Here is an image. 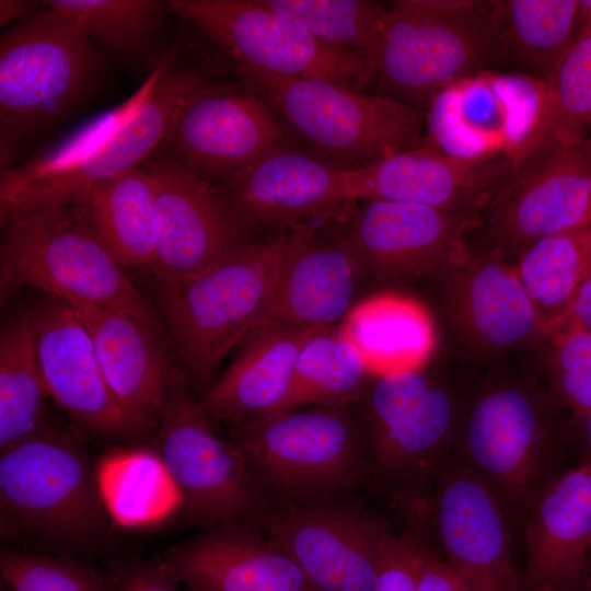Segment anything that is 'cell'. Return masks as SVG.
Returning a JSON list of instances; mask_svg holds the SVG:
<instances>
[{"mask_svg":"<svg viewBox=\"0 0 591 591\" xmlns=\"http://www.w3.org/2000/svg\"><path fill=\"white\" fill-rule=\"evenodd\" d=\"M211 83L206 71L178 61V48L170 50L119 106L46 153L2 170L1 224L76 207L97 184L141 166L163 143L184 101Z\"/></svg>","mask_w":591,"mask_h":591,"instance_id":"cell-1","label":"cell"},{"mask_svg":"<svg viewBox=\"0 0 591 591\" xmlns=\"http://www.w3.org/2000/svg\"><path fill=\"white\" fill-rule=\"evenodd\" d=\"M507 358L461 392L453 459L499 503L512 528L526 515L556 472L564 440L563 414L541 369L522 370Z\"/></svg>","mask_w":591,"mask_h":591,"instance_id":"cell-2","label":"cell"},{"mask_svg":"<svg viewBox=\"0 0 591 591\" xmlns=\"http://www.w3.org/2000/svg\"><path fill=\"white\" fill-rule=\"evenodd\" d=\"M315 230L245 243L194 275L151 276L172 350L199 397L217 380L224 357L254 329L286 263Z\"/></svg>","mask_w":591,"mask_h":591,"instance_id":"cell-3","label":"cell"},{"mask_svg":"<svg viewBox=\"0 0 591 591\" xmlns=\"http://www.w3.org/2000/svg\"><path fill=\"white\" fill-rule=\"evenodd\" d=\"M1 225V303L30 286L128 314L164 337L150 302L74 207L31 212Z\"/></svg>","mask_w":591,"mask_h":591,"instance_id":"cell-4","label":"cell"},{"mask_svg":"<svg viewBox=\"0 0 591 591\" xmlns=\"http://www.w3.org/2000/svg\"><path fill=\"white\" fill-rule=\"evenodd\" d=\"M489 1L403 0L389 11L370 59L379 94L418 111L497 57Z\"/></svg>","mask_w":591,"mask_h":591,"instance_id":"cell-5","label":"cell"},{"mask_svg":"<svg viewBox=\"0 0 591 591\" xmlns=\"http://www.w3.org/2000/svg\"><path fill=\"white\" fill-rule=\"evenodd\" d=\"M82 437L48 426L1 452L2 521L66 551L92 549L107 538L112 519Z\"/></svg>","mask_w":591,"mask_h":591,"instance_id":"cell-6","label":"cell"},{"mask_svg":"<svg viewBox=\"0 0 591 591\" xmlns=\"http://www.w3.org/2000/svg\"><path fill=\"white\" fill-rule=\"evenodd\" d=\"M352 404L278 412L230 429V441L276 507L333 497L367 471Z\"/></svg>","mask_w":591,"mask_h":591,"instance_id":"cell-7","label":"cell"},{"mask_svg":"<svg viewBox=\"0 0 591 591\" xmlns=\"http://www.w3.org/2000/svg\"><path fill=\"white\" fill-rule=\"evenodd\" d=\"M104 66L102 47L43 3L1 35L2 128L28 134L66 118L99 84Z\"/></svg>","mask_w":591,"mask_h":591,"instance_id":"cell-8","label":"cell"},{"mask_svg":"<svg viewBox=\"0 0 591 591\" xmlns=\"http://www.w3.org/2000/svg\"><path fill=\"white\" fill-rule=\"evenodd\" d=\"M155 452L189 521L205 528L258 524L276 506L241 451L220 438L183 372L155 429Z\"/></svg>","mask_w":591,"mask_h":591,"instance_id":"cell-9","label":"cell"},{"mask_svg":"<svg viewBox=\"0 0 591 591\" xmlns=\"http://www.w3.org/2000/svg\"><path fill=\"white\" fill-rule=\"evenodd\" d=\"M318 152L364 161L425 146L421 111L325 79L240 71Z\"/></svg>","mask_w":591,"mask_h":591,"instance_id":"cell-10","label":"cell"},{"mask_svg":"<svg viewBox=\"0 0 591 591\" xmlns=\"http://www.w3.org/2000/svg\"><path fill=\"white\" fill-rule=\"evenodd\" d=\"M424 369L374 376L357 401L368 466L397 484L434 482L454 442L461 392Z\"/></svg>","mask_w":591,"mask_h":591,"instance_id":"cell-11","label":"cell"},{"mask_svg":"<svg viewBox=\"0 0 591 591\" xmlns=\"http://www.w3.org/2000/svg\"><path fill=\"white\" fill-rule=\"evenodd\" d=\"M169 5L224 48L240 71L325 79L354 90L371 82L367 59L324 44L260 0H172Z\"/></svg>","mask_w":591,"mask_h":591,"instance_id":"cell-12","label":"cell"},{"mask_svg":"<svg viewBox=\"0 0 591 591\" xmlns=\"http://www.w3.org/2000/svg\"><path fill=\"white\" fill-rule=\"evenodd\" d=\"M591 223V137L549 148L515 169L482 215L475 245L510 264L543 236Z\"/></svg>","mask_w":591,"mask_h":591,"instance_id":"cell-13","label":"cell"},{"mask_svg":"<svg viewBox=\"0 0 591 591\" xmlns=\"http://www.w3.org/2000/svg\"><path fill=\"white\" fill-rule=\"evenodd\" d=\"M445 323L480 364L524 354L546 340L544 324L514 265L467 244L433 271Z\"/></svg>","mask_w":591,"mask_h":591,"instance_id":"cell-14","label":"cell"},{"mask_svg":"<svg viewBox=\"0 0 591 591\" xmlns=\"http://www.w3.org/2000/svg\"><path fill=\"white\" fill-rule=\"evenodd\" d=\"M545 82L488 71L456 82L430 102L427 146L462 159L507 155L514 169L534 134Z\"/></svg>","mask_w":591,"mask_h":591,"instance_id":"cell-15","label":"cell"},{"mask_svg":"<svg viewBox=\"0 0 591 591\" xmlns=\"http://www.w3.org/2000/svg\"><path fill=\"white\" fill-rule=\"evenodd\" d=\"M302 570L311 591H375L384 523L336 496L276 507L257 524Z\"/></svg>","mask_w":591,"mask_h":591,"instance_id":"cell-16","label":"cell"},{"mask_svg":"<svg viewBox=\"0 0 591 591\" xmlns=\"http://www.w3.org/2000/svg\"><path fill=\"white\" fill-rule=\"evenodd\" d=\"M480 212L372 200L358 209L343 234L363 278L396 285L430 274L467 246Z\"/></svg>","mask_w":591,"mask_h":591,"instance_id":"cell-17","label":"cell"},{"mask_svg":"<svg viewBox=\"0 0 591 591\" xmlns=\"http://www.w3.org/2000/svg\"><path fill=\"white\" fill-rule=\"evenodd\" d=\"M141 166L154 194L157 253L151 276L194 275L245 244V229L220 192L182 165L163 143Z\"/></svg>","mask_w":591,"mask_h":591,"instance_id":"cell-18","label":"cell"},{"mask_svg":"<svg viewBox=\"0 0 591 591\" xmlns=\"http://www.w3.org/2000/svg\"><path fill=\"white\" fill-rule=\"evenodd\" d=\"M286 130L255 94L209 84L179 106L163 146L201 178L229 177L285 146Z\"/></svg>","mask_w":591,"mask_h":591,"instance_id":"cell-19","label":"cell"},{"mask_svg":"<svg viewBox=\"0 0 591 591\" xmlns=\"http://www.w3.org/2000/svg\"><path fill=\"white\" fill-rule=\"evenodd\" d=\"M430 507L444 560L468 591H524L509 519L451 454L434 480Z\"/></svg>","mask_w":591,"mask_h":591,"instance_id":"cell-20","label":"cell"},{"mask_svg":"<svg viewBox=\"0 0 591 591\" xmlns=\"http://www.w3.org/2000/svg\"><path fill=\"white\" fill-rule=\"evenodd\" d=\"M46 389L81 436L136 437L104 379L89 332L65 300L44 294L30 306Z\"/></svg>","mask_w":591,"mask_h":591,"instance_id":"cell-21","label":"cell"},{"mask_svg":"<svg viewBox=\"0 0 591 591\" xmlns=\"http://www.w3.org/2000/svg\"><path fill=\"white\" fill-rule=\"evenodd\" d=\"M507 155L462 159L427 144L343 169L351 201H403L483 213L512 173Z\"/></svg>","mask_w":591,"mask_h":591,"instance_id":"cell-22","label":"cell"},{"mask_svg":"<svg viewBox=\"0 0 591 591\" xmlns=\"http://www.w3.org/2000/svg\"><path fill=\"white\" fill-rule=\"evenodd\" d=\"M220 194L244 229L316 228L314 221L352 202L341 167L285 146L229 177Z\"/></svg>","mask_w":591,"mask_h":591,"instance_id":"cell-23","label":"cell"},{"mask_svg":"<svg viewBox=\"0 0 591 591\" xmlns=\"http://www.w3.org/2000/svg\"><path fill=\"white\" fill-rule=\"evenodd\" d=\"M66 302L89 332L106 384L137 436L155 430L182 370L163 336L128 314Z\"/></svg>","mask_w":591,"mask_h":591,"instance_id":"cell-24","label":"cell"},{"mask_svg":"<svg viewBox=\"0 0 591 591\" xmlns=\"http://www.w3.org/2000/svg\"><path fill=\"white\" fill-rule=\"evenodd\" d=\"M160 560L190 591H311L294 559L257 524L205 528Z\"/></svg>","mask_w":591,"mask_h":591,"instance_id":"cell-25","label":"cell"},{"mask_svg":"<svg viewBox=\"0 0 591 591\" xmlns=\"http://www.w3.org/2000/svg\"><path fill=\"white\" fill-rule=\"evenodd\" d=\"M524 591H582L591 557V465L559 474L524 521Z\"/></svg>","mask_w":591,"mask_h":591,"instance_id":"cell-26","label":"cell"},{"mask_svg":"<svg viewBox=\"0 0 591 591\" xmlns=\"http://www.w3.org/2000/svg\"><path fill=\"white\" fill-rule=\"evenodd\" d=\"M361 279L344 236L320 237L315 230L286 263L254 329L267 325L331 328L352 309Z\"/></svg>","mask_w":591,"mask_h":591,"instance_id":"cell-27","label":"cell"},{"mask_svg":"<svg viewBox=\"0 0 591 591\" xmlns=\"http://www.w3.org/2000/svg\"><path fill=\"white\" fill-rule=\"evenodd\" d=\"M321 331L278 325L253 329L234 360L198 398L211 421L232 429L279 412L302 347Z\"/></svg>","mask_w":591,"mask_h":591,"instance_id":"cell-28","label":"cell"},{"mask_svg":"<svg viewBox=\"0 0 591 591\" xmlns=\"http://www.w3.org/2000/svg\"><path fill=\"white\" fill-rule=\"evenodd\" d=\"M373 376L421 370L438 345L434 320L425 304L397 292H381L355 304L339 325Z\"/></svg>","mask_w":591,"mask_h":591,"instance_id":"cell-29","label":"cell"},{"mask_svg":"<svg viewBox=\"0 0 591 591\" xmlns=\"http://www.w3.org/2000/svg\"><path fill=\"white\" fill-rule=\"evenodd\" d=\"M74 208L120 265L151 269L157 253L154 194L142 166L97 184Z\"/></svg>","mask_w":591,"mask_h":591,"instance_id":"cell-30","label":"cell"},{"mask_svg":"<svg viewBox=\"0 0 591 591\" xmlns=\"http://www.w3.org/2000/svg\"><path fill=\"white\" fill-rule=\"evenodd\" d=\"M579 0L489 1L497 54L544 82L577 42Z\"/></svg>","mask_w":591,"mask_h":591,"instance_id":"cell-31","label":"cell"},{"mask_svg":"<svg viewBox=\"0 0 591 591\" xmlns=\"http://www.w3.org/2000/svg\"><path fill=\"white\" fill-rule=\"evenodd\" d=\"M95 468L104 506L116 524L153 526L182 509L178 489L154 449H115Z\"/></svg>","mask_w":591,"mask_h":591,"instance_id":"cell-32","label":"cell"},{"mask_svg":"<svg viewBox=\"0 0 591 591\" xmlns=\"http://www.w3.org/2000/svg\"><path fill=\"white\" fill-rule=\"evenodd\" d=\"M49 398L30 308L11 316L0 336V452L49 425Z\"/></svg>","mask_w":591,"mask_h":591,"instance_id":"cell-33","label":"cell"},{"mask_svg":"<svg viewBox=\"0 0 591 591\" xmlns=\"http://www.w3.org/2000/svg\"><path fill=\"white\" fill-rule=\"evenodd\" d=\"M373 378L360 351L343 331L325 328L302 347L279 412L352 404L364 394Z\"/></svg>","mask_w":591,"mask_h":591,"instance_id":"cell-34","label":"cell"},{"mask_svg":"<svg viewBox=\"0 0 591 591\" xmlns=\"http://www.w3.org/2000/svg\"><path fill=\"white\" fill-rule=\"evenodd\" d=\"M513 265L547 337L549 324L591 273V223L541 237Z\"/></svg>","mask_w":591,"mask_h":591,"instance_id":"cell-35","label":"cell"},{"mask_svg":"<svg viewBox=\"0 0 591 591\" xmlns=\"http://www.w3.org/2000/svg\"><path fill=\"white\" fill-rule=\"evenodd\" d=\"M591 125V36L577 39L545 82L536 129L515 169L549 148L586 137Z\"/></svg>","mask_w":591,"mask_h":591,"instance_id":"cell-36","label":"cell"},{"mask_svg":"<svg viewBox=\"0 0 591 591\" xmlns=\"http://www.w3.org/2000/svg\"><path fill=\"white\" fill-rule=\"evenodd\" d=\"M53 11L74 20L85 34L118 57L136 61L150 55L171 13L155 0H49Z\"/></svg>","mask_w":591,"mask_h":591,"instance_id":"cell-37","label":"cell"},{"mask_svg":"<svg viewBox=\"0 0 591 591\" xmlns=\"http://www.w3.org/2000/svg\"><path fill=\"white\" fill-rule=\"evenodd\" d=\"M309 34L370 62L389 9L368 0H260Z\"/></svg>","mask_w":591,"mask_h":591,"instance_id":"cell-38","label":"cell"},{"mask_svg":"<svg viewBox=\"0 0 591 591\" xmlns=\"http://www.w3.org/2000/svg\"><path fill=\"white\" fill-rule=\"evenodd\" d=\"M544 347L542 378L575 424L591 407V331L549 337Z\"/></svg>","mask_w":591,"mask_h":591,"instance_id":"cell-39","label":"cell"},{"mask_svg":"<svg viewBox=\"0 0 591 591\" xmlns=\"http://www.w3.org/2000/svg\"><path fill=\"white\" fill-rule=\"evenodd\" d=\"M2 581L12 591H113L91 568L62 556L3 551Z\"/></svg>","mask_w":591,"mask_h":591,"instance_id":"cell-40","label":"cell"},{"mask_svg":"<svg viewBox=\"0 0 591 591\" xmlns=\"http://www.w3.org/2000/svg\"><path fill=\"white\" fill-rule=\"evenodd\" d=\"M431 548L412 534H395L383 525L376 547L375 591H418Z\"/></svg>","mask_w":591,"mask_h":591,"instance_id":"cell-41","label":"cell"},{"mask_svg":"<svg viewBox=\"0 0 591 591\" xmlns=\"http://www.w3.org/2000/svg\"><path fill=\"white\" fill-rule=\"evenodd\" d=\"M115 591H181L160 559H118L107 567Z\"/></svg>","mask_w":591,"mask_h":591,"instance_id":"cell-42","label":"cell"},{"mask_svg":"<svg viewBox=\"0 0 591 591\" xmlns=\"http://www.w3.org/2000/svg\"><path fill=\"white\" fill-rule=\"evenodd\" d=\"M576 331H591V273L565 311L549 324L546 339Z\"/></svg>","mask_w":591,"mask_h":591,"instance_id":"cell-43","label":"cell"},{"mask_svg":"<svg viewBox=\"0 0 591 591\" xmlns=\"http://www.w3.org/2000/svg\"><path fill=\"white\" fill-rule=\"evenodd\" d=\"M418 591H468L433 549L424 566Z\"/></svg>","mask_w":591,"mask_h":591,"instance_id":"cell-44","label":"cell"},{"mask_svg":"<svg viewBox=\"0 0 591 591\" xmlns=\"http://www.w3.org/2000/svg\"><path fill=\"white\" fill-rule=\"evenodd\" d=\"M36 1L27 0H1L0 25L1 27L20 19L24 20L42 8Z\"/></svg>","mask_w":591,"mask_h":591,"instance_id":"cell-45","label":"cell"},{"mask_svg":"<svg viewBox=\"0 0 591 591\" xmlns=\"http://www.w3.org/2000/svg\"><path fill=\"white\" fill-rule=\"evenodd\" d=\"M579 428L584 457L582 463L591 465V407L573 424Z\"/></svg>","mask_w":591,"mask_h":591,"instance_id":"cell-46","label":"cell"},{"mask_svg":"<svg viewBox=\"0 0 591 591\" xmlns=\"http://www.w3.org/2000/svg\"><path fill=\"white\" fill-rule=\"evenodd\" d=\"M591 36V0H579L577 39Z\"/></svg>","mask_w":591,"mask_h":591,"instance_id":"cell-47","label":"cell"},{"mask_svg":"<svg viewBox=\"0 0 591 591\" xmlns=\"http://www.w3.org/2000/svg\"><path fill=\"white\" fill-rule=\"evenodd\" d=\"M586 589L588 591H591V557H590L589 572H588V577H587V581H586V586L583 590Z\"/></svg>","mask_w":591,"mask_h":591,"instance_id":"cell-48","label":"cell"},{"mask_svg":"<svg viewBox=\"0 0 591 591\" xmlns=\"http://www.w3.org/2000/svg\"><path fill=\"white\" fill-rule=\"evenodd\" d=\"M1 591H4L3 588H1Z\"/></svg>","mask_w":591,"mask_h":591,"instance_id":"cell-49","label":"cell"},{"mask_svg":"<svg viewBox=\"0 0 591 591\" xmlns=\"http://www.w3.org/2000/svg\"><path fill=\"white\" fill-rule=\"evenodd\" d=\"M186 591H190V590H186Z\"/></svg>","mask_w":591,"mask_h":591,"instance_id":"cell-50","label":"cell"}]
</instances>
